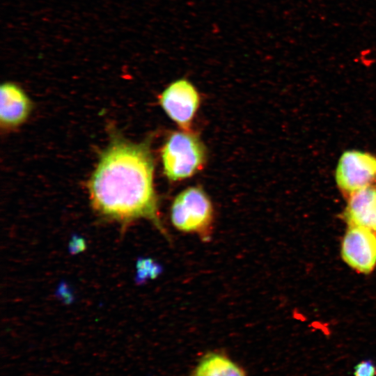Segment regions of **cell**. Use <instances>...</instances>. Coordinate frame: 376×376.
Instances as JSON below:
<instances>
[{
  "label": "cell",
  "mask_w": 376,
  "mask_h": 376,
  "mask_svg": "<svg viewBox=\"0 0 376 376\" xmlns=\"http://www.w3.org/2000/svg\"><path fill=\"white\" fill-rule=\"evenodd\" d=\"M354 376H376V365L370 359L359 361L354 367Z\"/></svg>",
  "instance_id": "cell-11"
},
{
  "label": "cell",
  "mask_w": 376,
  "mask_h": 376,
  "mask_svg": "<svg viewBox=\"0 0 376 376\" xmlns=\"http://www.w3.org/2000/svg\"><path fill=\"white\" fill-rule=\"evenodd\" d=\"M159 102L168 116L183 131L189 132L200 104L194 86L187 79H178L162 92Z\"/></svg>",
  "instance_id": "cell-5"
},
{
  "label": "cell",
  "mask_w": 376,
  "mask_h": 376,
  "mask_svg": "<svg viewBox=\"0 0 376 376\" xmlns=\"http://www.w3.org/2000/svg\"><path fill=\"white\" fill-rule=\"evenodd\" d=\"M343 216L349 226L376 232V188L369 186L351 194Z\"/></svg>",
  "instance_id": "cell-7"
},
{
  "label": "cell",
  "mask_w": 376,
  "mask_h": 376,
  "mask_svg": "<svg viewBox=\"0 0 376 376\" xmlns=\"http://www.w3.org/2000/svg\"><path fill=\"white\" fill-rule=\"evenodd\" d=\"M31 109L30 101L24 91L13 83L1 86L0 118L5 127H15L23 123Z\"/></svg>",
  "instance_id": "cell-8"
},
{
  "label": "cell",
  "mask_w": 376,
  "mask_h": 376,
  "mask_svg": "<svg viewBox=\"0 0 376 376\" xmlns=\"http://www.w3.org/2000/svg\"><path fill=\"white\" fill-rule=\"evenodd\" d=\"M161 272V268L151 260H143L139 263V277L154 278Z\"/></svg>",
  "instance_id": "cell-10"
},
{
  "label": "cell",
  "mask_w": 376,
  "mask_h": 376,
  "mask_svg": "<svg viewBox=\"0 0 376 376\" xmlns=\"http://www.w3.org/2000/svg\"><path fill=\"white\" fill-rule=\"evenodd\" d=\"M163 169L172 181L191 177L203 166L205 148L200 139L190 132H174L162 149Z\"/></svg>",
  "instance_id": "cell-2"
},
{
  "label": "cell",
  "mask_w": 376,
  "mask_h": 376,
  "mask_svg": "<svg viewBox=\"0 0 376 376\" xmlns=\"http://www.w3.org/2000/svg\"><path fill=\"white\" fill-rule=\"evenodd\" d=\"M341 256L356 271L370 273L376 265V232L349 226L342 241Z\"/></svg>",
  "instance_id": "cell-6"
},
{
  "label": "cell",
  "mask_w": 376,
  "mask_h": 376,
  "mask_svg": "<svg viewBox=\"0 0 376 376\" xmlns=\"http://www.w3.org/2000/svg\"><path fill=\"white\" fill-rule=\"evenodd\" d=\"M191 376H246V373L228 356L212 352L201 359Z\"/></svg>",
  "instance_id": "cell-9"
},
{
  "label": "cell",
  "mask_w": 376,
  "mask_h": 376,
  "mask_svg": "<svg viewBox=\"0 0 376 376\" xmlns=\"http://www.w3.org/2000/svg\"><path fill=\"white\" fill-rule=\"evenodd\" d=\"M154 165L148 146L113 140L100 156L89 182L93 207L123 226L146 219L164 235L153 186Z\"/></svg>",
  "instance_id": "cell-1"
},
{
  "label": "cell",
  "mask_w": 376,
  "mask_h": 376,
  "mask_svg": "<svg viewBox=\"0 0 376 376\" xmlns=\"http://www.w3.org/2000/svg\"><path fill=\"white\" fill-rule=\"evenodd\" d=\"M336 181L346 194L369 187L376 178V157L359 150L344 152L336 169Z\"/></svg>",
  "instance_id": "cell-4"
},
{
  "label": "cell",
  "mask_w": 376,
  "mask_h": 376,
  "mask_svg": "<svg viewBox=\"0 0 376 376\" xmlns=\"http://www.w3.org/2000/svg\"><path fill=\"white\" fill-rule=\"evenodd\" d=\"M171 219L178 230L196 233L203 239H209L213 221L211 201L201 188L188 187L174 199Z\"/></svg>",
  "instance_id": "cell-3"
}]
</instances>
